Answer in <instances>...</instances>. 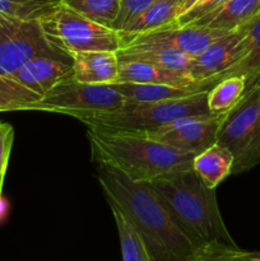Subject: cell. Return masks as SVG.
Here are the masks:
<instances>
[{
	"label": "cell",
	"mask_w": 260,
	"mask_h": 261,
	"mask_svg": "<svg viewBox=\"0 0 260 261\" xmlns=\"http://www.w3.org/2000/svg\"><path fill=\"white\" fill-rule=\"evenodd\" d=\"M125 101L112 86L82 83L69 76L54 86L42 99L30 105L25 111L54 112L76 117L116 109Z\"/></svg>",
	"instance_id": "cell-9"
},
{
	"label": "cell",
	"mask_w": 260,
	"mask_h": 261,
	"mask_svg": "<svg viewBox=\"0 0 260 261\" xmlns=\"http://www.w3.org/2000/svg\"><path fill=\"white\" fill-rule=\"evenodd\" d=\"M216 142L233 157L232 173L246 172L260 163V86L244 94L239 103L223 115Z\"/></svg>",
	"instance_id": "cell-5"
},
{
	"label": "cell",
	"mask_w": 260,
	"mask_h": 261,
	"mask_svg": "<svg viewBox=\"0 0 260 261\" xmlns=\"http://www.w3.org/2000/svg\"><path fill=\"white\" fill-rule=\"evenodd\" d=\"M4 176L0 175V219H2L3 214H4V201L2 199V190H3V184H4Z\"/></svg>",
	"instance_id": "cell-28"
},
{
	"label": "cell",
	"mask_w": 260,
	"mask_h": 261,
	"mask_svg": "<svg viewBox=\"0 0 260 261\" xmlns=\"http://www.w3.org/2000/svg\"><path fill=\"white\" fill-rule=\"evenodd\" d=\"M116 54L119 60L142 61V63L152 64L158 68L188 74L195 58L175 48L153 45L122 46Z\"/></svg>",
	"instance_id": "cell-16"
},
{
	"label": "cell",
	"mask_w": 260,
	"mask_h": 261,
	"mask_svg": "<svg viewBox=\"0 0 260 261\" xmlns=\"http://www.w3.org/2000/svg\"><path fill=\"white\" fill-rule=\"evenodd\" d=\"M246 54V28L222 36L195 56L191 65V78L209 91L219 75L239 63Z\"/></svg>",
	"instance_id": "cell-10"
},
{
	"label": "cell",
	"mask_w": 260,
	"mask_h": 261,
	"mask_svg": "<svg viewBox=\"0 0 260 261\" xmlns=\"http://www.w3.org/2000/svg\"><path fill=\"white\" fill-rule=\"evenodd\" d=\"M37 58L71 60L47 38L41 20L0 14V76L14 73Z\"/></svg>",
	"instance_id": "cell-8"
},
{
	"label": "cell",
	"mask_w": 260,
	"mask_h": 261,
	"mask_svg": "<svg viewBox=\"0 0 260 261\" xmlns=\"http://www.w3.org/2000/svg\"><path fill=\"white\" fill-rule=\"evenodd\" d=\"M195 2H196V0H185V2H184V5H183V9H181V14H184V13H185L186 10L190 9V7H191V5H193ZM181 14H180V15H181ZM180 15H178V17H180Z\"/></svg>",
	"instance_id": "cell-29"
},
{
	"label": "cell",
	"mask_w": 260,
	"mask_h": 261,
	"mask_svg": "<svg viewBox=\"0 0 260 261\" xmlns=\"http://www.w3.org/2000/svg\"><path fill=\"white\" fill-rule=\"evenodd\" d=\"M259 12L260 0H224L213 10L189 24L235 32L245 27Z\"/></svg>",
	"instance_id": "cell-15"
},
{
	"label": "cell",
	"mask_w": 260,
	"mask_h": 261,
	"mask_svg": "<svg viewBox=\"0 0 260 261\" xmlns=\"http://www.w3.org/2000/svg\"><path fill=\"white\" fill-rule=\"evenodd\" d=\"M254 252L245 251L239 246L212 242L194 250L184 261H250Z\"/></svg>",
	"instance_id": "cell-25"
},
{
	"label": "cell",
	"mask_w": 260,
	"mask_h": 261,
	"mask_svg": "<svg viewBox=\"0 0 260 261\" xmlns=\"http://www.w3.org/2000/svg\"><path fill=\"white\" fill-rule=\"evenodd\" d=\"M149 186L196 247L219 242L236 246L211 189L193 170L150 181Z\"/></svg>",
	"instance_id": "cell-3"
},
{
	"label": "cell",
	"mask_w": 260,
	"mask_h": 261,
	"mask_svg": "<svg viewBox=\"0 0 260 261\" xmlns=\"http://www.w3.org/2000/svg\"><path fill=\"white\" fill-rule=\"evenodd\" d=\"M97 177L110 205L119 209L142 237L152 261H184L198 247L180 228L148 182L97 162Z\"/></svg>",
	"instance_id": "cell-1"
},
{
	"label": "cell",
	"mask_w": 260,
	"mask_h": 261,
	"mask_svg": "<svg viewBox=\"0 0 260 261\" xmlns=\"http://www.w3.org/2000/svg\"><path fill=\"white\" fill-rule=\"evenodd\" d=\"M71 75V60L37 58L30 61L14 73L0 76V112L25 111Z\"/></svg>",
	"instance_id": "cell-7"
},
{
	"label": "cell",
	"mask_w": 260,
	"mask_h": 261,
	"mask_svg": "<svg viewBox=\"0 0 260 261\" xmlns=\"http://www.w3.org/2000/svg\"><path fill=\"white\" fill-rule=\"evenodd\" d=\"M87 137L96 162L109 163L138 182H150L193 170L195 154L181 152L145 135L88 127Z\"/></svg>",
	"instance_id": "cell-2"
},
{
	"label": "cell",
	"mask_w": 260,
	"mask_h": 261,
	"mask_svg": "<svg viewBox=\"0 0 260 261\" xmlns=\"http://www.w3.org/2000/svg\"><path fill=\"white\" fill-rule=\"evenodd\" d=\"M229 32L194 24H170L157 30L135 35L122 42V46L153 45L165 46L183 51L191 56H198L211 43ZM121 46V47H122Z\"/></svg>",
	"instance_id": "cell-12"
},
{
	"label": "cell",
	"mask_w": 260,
	"mask_h": 261,
	"mask_svg": "<svg viewBox=\"0 0 260 261\" xmlns=\"http://www.w3.org/2000/svg\"><path fill=\"white\" fill-rule=\"evenodd\" d=\"M246 54L232 68L218 76L217 83L229 76H241L245 81V93L260 86V12L245 25ZM216 83V84H217Z\"/></svg>",
	"instance_id": "cell-17"
},
{
	"label": "cell",
	"mask_w": 260,
	"mask_h": 261,
	"mask_svg": "<svg viewBox=\"0 0 260 261\" xmlns=\"http://www.w3.org/2000/svg\"><path fill=\"white\" fill-rule=\"evenodd\" d=\"M184 2L185 0H155L153 2L137 19L133 20L126 28L119 32L122 42L135 35L173 24L178 15L181 14Z\"/></svg>",
	"instance_id": "cell-18"
},
{
	"label": "cell",
	"mask_w": 260,
	"mask_h": 261,
	"mask_svg": "<svg viewBox=\"0 0 260 261\" xmlns=\"http://www.w3.org/2000/svg\"><path fill=\"white\" fill-rule=\"evenodd\" d=\"M61 4L93 22L111 28H114L121 9V0H63Z\"/></svg>",
	"instance_id": "cell-23"
},
{
	"label": "cell",
	"mask_w": 260,
	"mask_h": 261,
	"mask_svg": "<svg viewBox=\"0 0 260 261\" xmlns=\"http://www.w3.org/2000/svg\"><path fill=\"white\" fill-rule=\"evenodd\" d=\"M13 140H14V129L12 125L0 122V175H5L7 172Z\"/></svg>",
	"instance_id": "cell-27"
},
{
	"label": "cell",
	"mask_w": 260,
	"mask_h": 261,
	"mask_svg": "<svg viewBox=\"0 0 260 261\" xmlns=\"http://www.w3.org/2000/svg\"><path fill=\"white\" fill-rule=\"evenodd\" d=\"M233 157L231 152L219 143L198 153L193 161V171L208 188L216 189L227 176L232 173Z\"/></svg>",
	"instance_id": "cell-19"
},
{
	"label": "cell",
	"mask_w": 260,
	"mask_h": 261,
	"mask_svg": "<svg viewBox=\"0 0 260 261\" xmlns=\"http://www.w3.org/2000/svg\"><path fill=\"white\" fill-rule=\"evenodd\" d=\"M40 20L48 40L69 56L78 51L117 53L122 46L116 30L93 22L61 3Z\"/></svg>",
	"instance_id": "cell-6"
},
{
	"label": "cell",
	"mask_w": 260,
	"mask_h": 261,
	"mask_svg": "<svg viewBox=\"0 0 260 261\" xmlns=\"http://www.w3.org/2000/svg\"><path fill=\"white\" fill-rule=\"evenodd\" d=\"M126 101L135 102H161L170 99L184 98L193 96L198 92H203L195 88H181V87L167 86V84L152 83H127L117 82L111 84Z\"/></svg>",
	"instance_id": "cell-20"
},
{
	"label": "cell",
	"mask_w": 260,
	"mask_h": 261,
	"mask_svg": "<svg viewBox=\"0 0 260 261\" xmlns=\"http://www.w3.org/2000/svg\"><path fill=\"white\" fill-rule=\"evenodd\" d=\"M250 261H260V251L259 252H254V254H252L251 260H250Z\"/></svg>",
	"instance_id": "cell-30"
},
{
	"label": "cell",
	"mask_w": 260,
	"mask_h": 261,
	"mask_svg": "<svg viewBox=\"0 0 260 261\" xmlns=\"http://www.w3.org/2000/svg\"><path fill=\"white\" fill-rule=\"evenodd\" d=\"M223 116H191L149 132L137 133L191 154H198L216 143Z\"/></svg>",
	"instance_id": "cell-11"
},
{
	"label": "cell",
	"mask_w": 260,
	"mask_h": 261,
	"mask_svg": "<svg viewBox=\"0 0 260 261\" xmlns=\"http://www.w3.org/2000/svg\"><path fill=\"white\" fill-rule=\"evenodd\" d=\"M208 91L184 98L161 102L125 101L121 106L107 111L83 114L79 121L92 129L116 133H143L158 129L177 120L191 116H209ZM213 116V115H212Z\"/></svg>",
	"instance_id": "cell-4"
},
{
	"label": "cell",
	"mask_w": 260,
	"mask_h": 261,
	"mask_svg": "<svg viewBox=\"0 0 260 261\" xmlns=\"http://www.w3.org/2000/svg\"><path fill=\"white\" fill-rule=\"evenodd\" d=\"M110 206H111L115 223L117 227L122 261H152L147 246L143 242L139 233L132 226V223L125 218V216L119 209L115 208L114 205Z\"/></svg>",
	"instance_id": "cell-22"
},
{
	"label": "cell",
	"mask_w": 260,
	"mask_h": 261,
	"mask_svg": "<svg viewBox=\"0 0 260 261\" xmlns=\"http://www.w3.org/2000/svg\"><path fill=\"white\" fill-rule=\"evenodd\" d=\"M245 94V81L241 76H229L214 84L208 91L206 105L211 115L223 116L231 111Z\"/></svg>",
	"instance_id": "cell-21"
},
{
	"label": "cell",
	"mask_w": 260,
	"mask_h": 261,
	"mask_svg": "<svg viewBox=\"0 0 260 261\" xmlns=\"http://www.w3.org/2000/svg\"><path fill=\"white\" fill-rule=\"evenodd\" d=\"M63 0H0V14L25 20H40Z\"/></svg>",
	"instance_id": "cell-24"
},
{
	"label": "cell",
	"mask_w": 260,
	"mask_h": 261,
	"mask_svg": "<svg viewBox=\"0 0 260 261\" xmlns=\"http://www.w3.org/2000/svg\"><path fill=\"white\" fill-rule=\"evenodd\" d=\"M155 0H121V9L114 24V30L121 32L133 20L137 19Z\"/></svg>",
	"instance_id": "cell-26"
},
{
	"label": "cell",
	"mask_w": 260,
	"mask_h": 261,
	"mask_svg": "<svg viewBox=\"0 0 260 261\" xmlns=\"http://www.w3.org/2000/svg\"><path fill=\"white\" fill-rule=\"evenodd\" d=\"M73 78L82 83L111 86L119 75V58L114 51H78L70 54Z\"/></svg>",
	"instance_id": "cell-13"
},
{
	"label": "cell",
	"mask_w": 260,
	"mask_h": 261,
	"mask_svg": "<svg viewBox=\"0 0 260 261\" xmlns=\"http://www.w3.org/2000/svg\"><path fill=\"white\" fill-rule=\"evenodd\" d=\"M117 82L127 83H152L167 84L181 88H195L206 91L196 83L188 73L167 70L148 63L132 60H119V75ZM116 82V83H117Z\"/></svg>",
	"instance_id": "cell-14"
}]
</instances>
